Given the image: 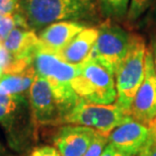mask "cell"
Listing matches in <instances>:
<instances>
[{"mask_svg":"<svg viewBox=\"0 0 156 156\" xmlns=\"http://www.w3.org/2000/svg\"><path fill=\"white\" fill-rule=\"evenodd\" d=\"M98 8L93 0H20L18 9L30 30H41L58 21L93 20Z\"/></svg>","mask_w":156,"mask_h":156,"instance_id":"1","label":"cell"},{"mask_svg":"<svg viewBox=\"0 0 156 156\" xmlns=\"http://www.w3.org/2000/svg\"><path fill=\"white\" fill-rule=\"evenodd\" d=\"M33 65L37 75L48 81L65 119L80 101L71 86L72 80L79 73V65L65 62L58 54L44 48L41 43L36 51Z\"/></svg>","mask_w":156,"mask_h":156,"instance_id":"2","label":"cell"},{"mask_svg":"<svg viewBox=\"0 0 156 156\" xmlns=\"http://www.w3.org/2000/svg\"><path fill=\"white\" fill-rule=\"evenodd\" d=\"M0 126L12 150L20 153L30 148L36 124L27 95L0 94Z\"/></svg>","mask_w":156,"mask_h":156,"instance_id":"3","label":"cell"},{"mask_svg":"<svg viewBox=\"0 0 156 156\" xmlns=\"http://www.w3.org/2000/svg\"><path fill=\"white\" fill-rule=\"evenodd\" d=\"M145 40L138 34L130 35L129 48L116 71V104L127 117H131V108L145 73Z\"/></svg>","mask_w":156,"mask_h":156,"instance_id":"4","label":"cell"},{"mask_svg":"<svg viewBox=\"0 0 156 156\" xmlns=\"http://www.w3.org/2000/svg\"><path fill=\"white\" fill-rule=\"evenodd\" d=\"M115 75L101 63L88 58L79 65V73L71 82L80 98L95 105H112L117 99Z\"/></svg>","mask_w":156,"mask_h":156,"instance_id":"5","label":"cell"},{"mask_svg":"<svg viewBox=\"0 0 156 156\" xmlns=\"http://www.w3.org/2000/svg\"><path fill=\"white\" fill-rule=\"evenodd\" d=\"M98 30V36L90 58L96 60L115 75L129 48L131 33H128L112 18H107Z\"/></svg>","mask_w":156,"mask_h":156,"instance_id":"6","label":"cell"},{"mask_svg":"<svg viewBox=\"0 0 156 156\" xmlns=\"http://www.w3.org/2000/svg\"><path fill=\"white\" fill-rule=\"evenodd\" d=\"M126 115L115 102L95 105L80 98L75 108L64 119V123L88 127L102 135L108 136L114 129L127 120Z\"/></svg>","mask_w":156,"mask_h":156,"instance_id":"7","label":"cell"},{"mask_svg":"<svg viewBox=\"0 0 156 156\" xmlns=\"http://www.w3.org/2000/svg\"><path fill=\"white\" fill-rule=\"evenodd\" d=\"M131 117L149 128L156 126V70L151 48L146 50L144 79L134 98Z\"/></svg>","mask_w":156,"mask_h":156,"instance_id":"8","label":"cell"},{"mask_svg":"<svg viewBox=\"0 0 156 156\" xmlns=\"http://www.w3.org/2000/svg\"><path fill=\"white\" fill-rule=\"evenodd\" d=\"M29 101L36 125L63 124V112L45 78L36 76L29 91Z\"/></svg>","mask_w":156,"mask_h":156,"instance_id":"9","label":"cell"},{"mask_svg":"<svg viewBox=\"0 0 156 156\" xmlns=\"http://www.w3.org/2000/svg\"><path fill=\"white\" fill-rule=\"evenodd\" d=\"M150 135V128L135 121L132 117L114 129L108 135V143L128 156L141 152Z\"/></svg>","mask_w":156,"mask_h":156,"instance_id":"10","label":"cell"},{"mask_svg":"<svg viewBox=\"0 0 156 156\" xmlns=\"http://www.w3.org/2000/svg\"><path fill=\"white\" fill-rule=\"evenodd\" d=\"M96 134L91 128L67 125L56 134L54 144L61 156H83Z\"/></svg>","mask_w":156,"mask_h":156,"instance_id":"11","label":"cell"},{"mask_svg":"<svg viewBox=\"0 0 156 156\" xmlns=\"http://www.w3.org/2000/svg\"><path fill=\"white\" fill-rule=\"evenodd\" d=\"M85 27H87L82 21H58L41 30L39 40L45 49L59 54Z\"/></svg>","mask_w":156,"mask_h":156,"instance_id":"12","label":"cell"},{"mask_svg":"<svg viewBox=\"0 0 156 156\" xmlns=\"http://www.w3.org/2000/svg\"><path fill=\"white\" fill-rule=\"evenodd\" d=\"M39 45V36L36 35L35 30L23 27L12 30L2 44L13 60H26L32 63Z\"/></svg>","mask_w":156,"mask_h":156,"instance_id":"13","label":"cell"},{"mask_svg":"<svg viewBox=\"0 0 156 156\" xmlns=\"http://www.w3.org/2000/svg\"><path fill=\"white\" fill-rule=\"evenodd\" d=\"M98 36V27H87L81 30L58 55L69 64H82L90 57Z\"/></svg>","mask_w":156,"mask_h":156,"instance_id":"14","label":"cell"},{"mask_svg":"<svg viewBox=\"0 0 156 156\" xmlns=\"http://www.w3.org/2000/svg\"><path fill=\"white\" fill-rule=\"evenodd\" d=\"M37 72L34 65L20 73L3 74L0 78V94H24L29 95L30 88L35 81Z\"/></svg>","mask_w":156,"mask_h":156,"instance_id":"15","label":"cell"},{"mask_svg":"<svg viewBox=\"0 0 156 156\" xmlns=\"http://www.w3.org/2000/svg\"><path fill=\"white\" fill-rule=\"evenodd\" d=\"M130 0H98V7L102 15L112 20L127 17Z\"/></svg>","mask_w":156,"mask_h":156,"instance_id":"16","label":"cell"},{"mask_svg":"<svg viewBox=\"0 0 156 156\" xmlns=\"http://www.w3.org/2000/svg\"><path fill=\"white\" fill-rule=\"evenodd\" d=\"M16 27H23L26 29H30L27 23L23 14L20 9H17L14 13L11 14H0V44L6 40L8 35L12 32V30Z\"/></svg>","mask_w":156,"mask_h":156,"instance_id":"17","label":"cell"},{"mask_svg":"<svg viewBox=\"0 0 156 156\" xmlns=\"http://www.w3.org/2000/svg\"><path fill=\"white\" fill-rule=\"evenodd\" d=\"M153 1L154 0H130V5L127 13L128 21L133 23L138 20L150 7Z\"/></svg>","mask_w":156,"mask_h":156,"instance_id":"18","label":"cell"},{"mask_svg":"<svg viewBox=\"0 0 156 156\" xmlns=\"http://www.w3.org/2000/svg\"><path fill=\"white\" fill-rule=\"evenodd\" d=\"M108 144V136L102 135V134L98 132L92 143L90 144L87 151L83 156H101L105 150V146Z\"/></svg>","mask_w":156,"mask_h":156,"instance_id":"19","label":"cell"},{"mask_svg":"<svg viewBox=\"0 0 156 156\" xmlns=\"http://www.w3.org/2000/svg\"><path fill=\"white\" fill-rule=\"evenodd\" d=\"M140 154L141 156H156V126L150 128V135Z\"/></svg>","mask_w":156,"mask_h":156,"instance_id":"20","label":"cell"},{"mask_svg":"<svg viewBox=\"0 0 156 156\" xmlns=\"http://www.w3.org/2000/svg\"><path fill=\"white\" fill-rule=\"evenodd\" d=\"M20 0H0V14H11L20 8Z\"/></svg>","mask_w":156,"mask_h":156,"instance_id":"21","label":"cell"},{"mask_svg":"<svg viewBox=\"0 0 156 156\" xmlns=\"http://www.w3.org/2000/svg\"><path fill=\"white\" fill-rule=\"evenodd\" d=\"M30 156H61L57 149L51 146H43L35 149Z\"/></svg>","mask_w":156,"mask_h":156,"instance_id":"22","label":"cell"},{"mask_svg":"<svg viewBox=\"0 0 156 156\" xmlns=\"http://www.w3.org/2000/svg\"><path fill=\"white\" fill-rule=\"evenodd\" d=\"M101 156H128V155L124 154L123 152L119 151L118 149H116L113 145L108 143V144L105 146V150Z\"/></svg>","mask_w":156,"mask_h":156,"instance_id":"23","label":"cell"},{"mask_svg":"<svg viewBox=\"0 0 156 156\" xmlns=\"http://www.w3.org/2000/svg\"><path fill=\"white\" fill-rule=\"evenodd\" d=\"M151 50L152 54H153V60H154V65H155V70H156V37H154L151 41Z\"/></svg>","mask_w":156,"mask_h":156,"instance_id":"24","label":"cell"},{"mask_svg":"<svg viewBox=\"0 0 156 156\" xmlns=\"http://www.w3.org/2000/svg\"><path fill=\"white\" fill-rule=\"evenodd\" d=\"M4 155H5V150L2 147V145L0 144V156H4Z\"/></svg>","mask_w":156,"mask_h":156,"instance_id":"25","label":"cell"},{"mask_svg":"<svg viewBox=\"0 0 156 156\" xmlns=\"http://www.w3.org/2000/svg\"><path fill=\"white\" fill-rule=\"evenodd\" d=\"M1 47H2V45L0 44V49H1ZM3 75V68H2V65H1V63H0V78H1V76Z\"/></svg>","mask_w":156,"mask_h":156,"instance_id":"26","label":"cell"},{"mask_svg":"<svg viewBox=\"0 0 156 156\" xmlns=\"http://www.w3.org/2000/svg\"><path fill=\"white\" fill-rule=\"evenodd\" d=\"M136 156H141V154H140V153H139L138 155H136Z\"/></svg>","mask_w":156,"mask_h":156,"instance_id":"27","label":"cell"}]
</instances>
